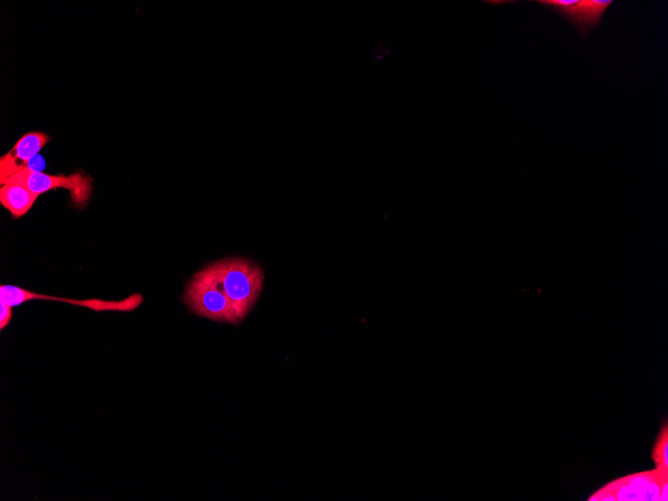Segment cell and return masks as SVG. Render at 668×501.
Listing matches in <instances>:
<instances>
[{"label":"cell","mask_w":668,"mask_h":501,"mask_svg":"<svg viewBox=\"0 0 668 501\" xmlns=\"http://www.w3.org/2000/svg\"><path fill=\"white\" fill-rule=\"evenodd\" d=\"M210 266L242 322L262 290V270L257 264L244 258H227Z\"/></svg>","instance_id":"obj_1"},{"label":"cell","mask_w":668,"mask_h":501,"mask_svg":"<svg viewBox=\"0 0 668 501\" xmlns=\"http://www.w3.org/2000/svg\"><path fill=\"white\" fill-rule=\"evenodd\" d=\"M611 3L612 0H576L555 11L569 20L585 37L600 23L603 13Z\"/></svg>","instance_id":"obj_7"},{"label":"cell","mask_w":668,"mask_h":501,"mask_svg":"<svg viewBox=\"0 0 668 501\" xmlns=\"http://www.w3.org/2000/svg\"><path fill=\"white\" fill-rule=\"evenodd\" d=\"M184 302L198 316L216 322L240 323L210 265L188 282Z\"/></svg>","instance_id":"obj_2"},{"label":"cell","mask_w":668,"mask_h":501,"mask_svg":"<svg viewBox=\"0 0 668 501\" xmlns=\"http://www.w3.org/2000/svg\"><path fill=\"white\" fill-rule=\"evenodd\" d=\"M6 183L23 185L37 195L52 189H67L72 202L79 208L87 205L92 193V178L82 171L70 175H50L25 166L17 169L3 184Z\"/></svg>","instance_id":"obj_3"},{"label":"cell","mask_w":668,"mask_h":501,"mask_svg":"<svg viewBox=\"0 0 668 501\" xmlns=\"http://www.w3.org/2000/svg\"><path fill=\"white\" fill-rule=\"evenodd\" d=\"M603 487L614 501H667L668 472L655 468L618 478Z\"/></svg>","instance_id":"obj_4"},{"label":"cell","mask_w":668,"mask_h":501,"mask_svg":"<svg viewBox=\"0 0 668 501\" xmlns=\"http://www.w3.org/2000/svg\"><path fill=\"white\" fill-rule=\"evenodd\" d=\"M49 141L50 137L41 131H30L23 134L12 149L0 158L1 184L17 169L27 166Z\"/></svg>","instance_id":"obj_6"},{"label":"cell","mask_w":668,"mask_h":501,"mask_svg":"<svg viewBox=\"0 0 668 501\" xmlns=\"http://www.w3.org/2000/svg\"><path fill=\"white\" fill-rule=\"evenodd\" d=\"M12 317V306L0 300V329L3 330L10 322Z\"/></svg>","instance_id":"obj_10"},{"label":"cell","mask_w":668,"mask_h":501,"mask_svg":"<svg viewBox=\"0 0 668 501\" xmlns=\"http://www.w3.org/2000/svg\"><path fill=\"white\" fill-rule=\"evenodd\" d=\"M38 197L39 195L20 184L6 183L0 187V203L14 219L24 216Z\"/></svg>","instance_id":"obj_8"},{"label":"cell","mask_w":668,"mask_h":501,"mask_svg":"<svg viewBox=\"0 0 668 501\" xmlns=\"http://www.w3.org/2000/svg\"><path fill=\"white\" fill-rule=\"evenodd\" d=\"M35 299L67 302L87 307L95 311H131L137 308L143 301V298L140 294L131 295L130 297L120 301H104L100 299L74 300L42 295L13 285H1L0 287V300L8 303L12 307Z\"/></svg>","instance_id":"obj_5"},{"label":"cell","mask_w":668,"mask_h":501,"mask_svg":"<svg viewBox=\"0 0 668 501\" xmlns=\"http://www.w3.org/2000/svg\"><path fill=\"white\" fill-rule=\"evenodd\" d=\"M656 469L668 472V427L667 422L662 427L652 452Z\"/></svg>","instance_id":"obj_9"}]
</instances>
